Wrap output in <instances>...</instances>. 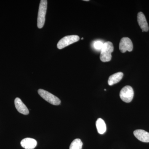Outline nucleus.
I'll return each instance as SVG.
<instances>
[{
  "label": "nucleus",
  "instance_id": "ddd939ff",
  "mask_svg": "<svg viewBox=\"0 0 149 149\" xmlns=\"http://www.w3.org/2000/svg\"><path fill=\"white\" fill-rule=\"evenodd\" d=\"M83 145V142L80 139H76L70 144L69 149H82Z\"/></svg>",
  "mask_w": 149,
  "mask_h": 149
},
{
  "label": "nucleus",
  "instance_id": "20e7f679",
  "mask_svg": "<svg viewBox=\"0 0 149 149\" xmlns=\"http://www.w3.org/2000/svg\"><path fill=\"white\" fill-rule=\"evenodd\" d=\"M79 40L80 37L77 35H72L65 36L59 41L57 47L59 49H61L73 43L77 42Z\"/></svg>",
  "mask_w": 149,
  "mask_h": 149
},
{
  "label": "nucleus",
  "instance_id": "f03ea898",
  "mask_svg": "<svg viewBox=\"0 0 149 149\" xmlns=\"http://www.w3.org/2000/svg\"><path fill=\"white\" fill-rule=\"evenodd\" d=\"M47 7V1H40L37 17V27L40 29L42 28L45 22V17Z\"/></svg>",
  "mask_w": 149,
  "mask_h": 149
},
{
  "label": "nucleus",
  "instance_id": "f8f14e48",
  "mask_svg": "<svg viewBox=\"0 0 149 149\" xmlns=\"http://www.w3.org/2000/svg\"><path fill=\"white\" fill-rule=\"evenodd\" d=\"M96 127L98 132L100 134H103L107 130L106 124L101 118H99L96 123Z\"/></svg>",
  "mask_w": 149,
  "mask_h": 149
},
{
  "label": "nucleus",
  "instance_id": "dca6fc26",
  "mask_svg": "<svg viewBox=\"0 0 149 149\" xmlns=\"http://www.w3.org/2000/svg\"><path fill=\"white\" fill-rule=\"evenodd\" d=\"M81 40H83V38H82V39H81Z\"/></svg>",
  "mask_w": 149,
  "mask_h": 149
},
{
  "label": "nucleus",
  "instance_id": "2eb2a0df",
  "mask_svg": "<svg viewBox=\"0 0 149 149\" xmlns=\"http://www.w3.org/2000/svg\"><path fill=\"white\" fill-rule=\"evenodd\" d=\"M89 1V0H85V1Z\"/></svg>",
  "mask_w": 149,
  "mask_h": 149
},
{
  "label": "nucleus",
  "instance_id": "9d476101",
  "mask_svg": "<svg viewBox=\"0 0 149 149\" xmlns=\"http://www.w3.org/2000/svg\"><path fill=\"white\" fill-rule=\"evenodd\" d=\"M21 146L25 149H34L37 146V142L35 139L25 138L21 141Z\"/></svg>",
  "mask_w": 149,
  "mask_h": 149
},
{
  "label": "nucleus",
  "instance_id": "f257e3e1",
  "mask_svg": "<svg viewBox=\"0 0 149 149\" xmlns=\"http://www.w3.org/2000/svg\"><path fill=\"white\" fill-rule=\"evenodd\" d=\"M113 46L110 42L104 43L103 47L100 51V59L102 61L107 62L110 61L111 59V53L113 51Z\"/></svg>",
  "mask_w": 149,
  "mask_h": 149
},
{
  "label": "nucleus",
  "instance_id": "4468645a",
  "mask_svg": "<svg viewBox=\"0 0 149 149\" xmlns=\"http://www.w3.org/2000/svg\"><path fill=\"white\" fill-rule=\"evenodd\" d=\"M104 43L100 40H97L93 42V47L96 50L99 51L101 50L103 47Z\"/></svg>",
  "mask_w": 149,
  "mask_h": 149
},
{
  "label": "nucleus",
  "instance_id": "9b49d317",
  "mask_svg": "<svg viewBox=\"0 0 149 149\" xmlns=\"http://www.w3.org/2000/svg\"><path fill=\"white\" fill-rule=\"evenodd\" d=\"M123 76V73L122 72H118L112 74L109 78L108 83L109 85L110 86L114 85L120 82L122 80Z\"/></svg>",
  "mask_w": 149,
  "mask_h": 149
},
{
  "label": "nucleus",
  "instance_id": "0eeeda50",
  "mask_svg": "<svg viewBox=\"0 0 149 149\" xmlns=\"http://www.w3.org/2000/svg\"><path fill=\"white\" fill-rule=\"evenodd\" d=\"M134 136L139 141L144 143H149V133L143 130H136L133 132Z\"/></svg>",
  "mask_w": 149,
  "mask_h": 149
},
{
  "label": "nucleus",
  "instance_id": "39448f33",
  "mask_svg": "<svg viewBox=\"0 0 149 149\" xmlns=\"http://www.w3.org/2000/svg\"><path fill=\"white\" fill-rule=\"evenodd\" d=\"M120 99L126 103L132 101L134 97V91L131 86L127 85L121 89L120 93Z\"/></svg>",
  "mask_w": 149,
  "mask_h": 149
},
{
  "label": "nucleus",
  "instance_id": "7ed1b4c3",
  "mask_svg": "<svg viewBox=\"0 0 149 149\" xmlns=\"http://www.w3.org/2000/svg\"><path fill=\"white\" fill-rule=\"evenodd\" d=\"M38 93L46 101L54 105H58L61 102L60 100L58 97L48 91L40 89L38 90Z\"/></svg>",
  "mask_w": 149,
  "mask_h": 149
},
{
  "label": "nucleus",
  "instance_id": "6e6552de",
  "mask_svg": "<svg viewBox=\"0 0 149 149\" xmlns=\"http://www.w3.org/2000/svg\"><path fill=\"white\" fill-rule=\"evenodd\" d=\"M137 20L139 26L142 29L143 32H148L149 30V26L147 22L146 17L143 13L140 12L138 14Z\"/></svg>",
  "mask_w": 149,
  "mask_h": 149
},
{
  "label": "nucleus",
  "instance_id": "423d86ee",
  "mask_svg": "<svg viewBox=\"0 0 149 149\" xmlns=\"http://www.w3.org/2000/svg\"><path fill=\"white\" fill-rule=\"evenodd\" d=\"M119 48L120 52L123 53L126 51L131 52L133 49V43L130 38L123 37L120 40Z\"/></svg>",
  "mask_w": 149,
  "mask_h": 149
},
{
  "label": "nucleus",
  "instance_id": "1a4fd4ad",
  "mask_svg": "<svg viewBox=\"0 0 149 149\" xmlns=\"http://www.w3.org/2000/svg\"><path fill=\"white\" fill-rule=\"evenodd\" d=\"M15 105L19 112L24 115L29 114V110L19 98H15Z\"/></svg>",
  "mask_w": 149,
  "mask_h": 149
}]
</instances>
